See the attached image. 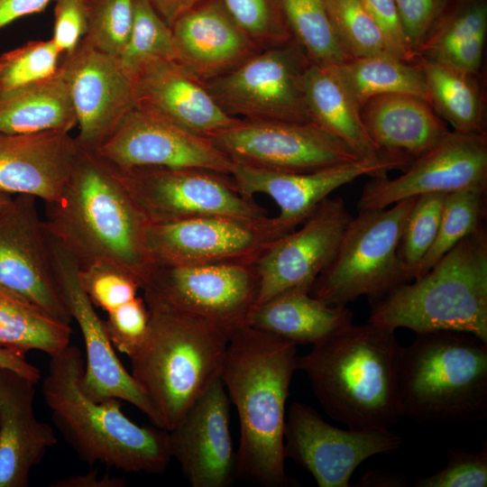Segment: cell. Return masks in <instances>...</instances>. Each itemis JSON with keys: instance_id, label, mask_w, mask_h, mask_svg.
<instances>
[{"instance_id": "obj_1", "label": "cell", "mask_w": 487, "mask_h": 487, "mask_svg": "<svg viewBox=\"0 0 487 487\" xmlns=\"http://www.w3.org/2000/svg\"><path fill=\"white\" fill-rule=\"evenodd\" d=\"M297 345L246 326L229 337L220 378L240 424L236 476L287 487L286 402L297 370Z\"/></svg>"}, {"instance_id": "obj_2", "label": "cell", "mask_w": 487, "mask_h": 487, "mask_svg": "<svg viewBox=\"0 0 487 487\" xmlns=\"http://www.w3.org/2000/svg\"><path fill=\"white\" fill-rule=\"evenodd\" d=\"M51 236L84 268L107 262L146 285L153 267L148 222L96 151L79 146L59 201L46 203Z\"/></svg>"}, {"instance_id": "obj_3", "label": "cell", "mask_w": 487, "mask_h": 487, "mask_svg": "<svg viewBox=\"0 0 487 487\" xmlns=\"http://www.w3.org/2000/svg\"><path fill=\"white\" fill-rule=\"evenodd\" d=\"M394 331L367 321L350 325L298 357L326 414L351 429H390L402 410Z\"/></svg>"}, {"instance_id": "obj_4", "label": "cell", "mask_w": 487, "mask_h": 487, "mask_svg": "<svg viewBox=\"0 0 487 487\" xmlns=\"http://www.w3.org/2000/svg\"><path fill=\"white\" fill-rule=\"evenodd\" d=\"M84 367L79 348L69 344L51 356L42 381L44 401L65 441L89 465L163 473L171 459L169 431L134 423L118 399L96 401L87 397L79 384Z\"/></svg>"}, {"instance_id": "obj_5", "label": "cell", "mask_w": 487, "mask_h": 487, "mask_svg": "<svg viewBox=\"0 0 487 487\" xmlns=\"http://www.w3.org/2000/svg\"><path fill=\"white\" fill-rule=\"evenodd\" d=\"M368 322L417 334L458 331L487 342V231L466 235L425 274L372 303Z\"/></svg>"}, {"instance_id": "obj_6", "label": "cell", "mask_w": 487, "mask_h": 487, "mask_svg": "<svg viewBox=\"0 0 487 487\" xmlns=\"http://www.w3.org/2000/svg\"><path fill=\"white\" fill-rule=\"evenodd\" d=\"M147 305V304H146ZM146 339L130 357L131 374L166 430L220 377L229 336L196 316L147 305Z\"/></svg>"}, {"instance_id": "obj_7", "label": "cell", "mask_w": 487, "mask_h": 487, "mask_svg": "<svg viewBox=\"0 0 487 487\" xmlns=\"http://www.w3.org/2000/svg\"><path fill=\"white\" fill-rule=\"evenodd\" d=\"M402 416L419 422L487 418V342L468 333L417 334L402 346L399 367Z\"/></svg>"}, {"instance_id": "obj_8", "label": "cell", "mask_w": 487, "mask_h": 487, "mask_svg": "<svg viewBox=\"0 0 487 487\" xmlns=\"http://www.w3.org/2000/svg\"><path fill=\"white\" fill-rule=\"evenodd\" d=\"M417 197L385 208L359 210L309 293L333 306H346L363 296L373 303L412 280L414 275L399 258L397 249Z\"/></svg>"}, {"instance_id": "obj_9", "label": "cell", "mask_w": 487, "mask_h": 487, "mask_svg": "<svg viewBox=\"0 0 487 487\" xmlns=\"http://www.w3.org/2000/svg\"><path fill=\"white\" fill-rule=\"evenodd\" d=\"M113 168L149 225L213 216H267L266 209L243 194L227 174L196 168Z\"/></svg>"}, {"instance_id": "obj_10", "label": "cell", "mask_w": 487, "mask_h": 487, "mask_svg": "<svg viewBox=\"0 0 487 487\" xmlns=\"http://www.w3.org/2000/svg\"><path fill=\"white\" fill-rule=\"evenodd\" d=\"M254 262L202 265L153 263L143 287L147 305L190 314L229 337L249 326L258 299Z\"/></svg>"}, {"instance_id": "obj_11", "label": "cell", "mask_w": 487, "mask_h": 487, "mask_svg": "<svg viewBox=\"0 0 487 487\" xmlns=\"http://www.w3.org/2000/svg\"><path fill=\"white\" fill-rule=\"evenodd\" d=\"M311 61L294 40L262 50L204 83L229 115L253 121L312 122L303 78Z\"/></svg>"}, {"instance_id": "obj_12", "label": "cell", "mask_w": 487, "mask_h": 487, "mask_svg": "<svg viewBox=\"0 0 487 487\" xmlns=\"http://www.w3.org/2000/svg\"><path fill=\"white\" fill-rule=\"evenodd\" d=\"M36 200L33 196L17 194L0 211V284L52 318L70 325L54 240L39 215Z\"/></svg>"}, {"instance_id": "obj_13", "label": "cell", "mask_w": 487, "mask_h": 487, "mask_svg": "<svg viewBox=\"0 0 487 487\" xmlns=\"http://www.w3.org/2000/svg\"><path fill=\"white\" fill-rule=\"evenodd\" d=\"M209 139L234 163L277 172H309L361 159L311 122L241 119Z\"/></svg>"}, {"instance_id": "obj_14", "label": "cell", "mask_w": 487, "mask_h": 487, "mask_svg": "<svg viewBox=\"0 0 487 487\" xmlns=\"http://www.w3.org/2000/svg\"><path fill=\"white\" fill-rule=\"evenodd\" d=\"M291 231L275 216L253 220L213 216L148 225L145 240L153 263H250Z\"/></svg>"}, {"instance_id": "obj_15", "label": "cell", "mask_w": 487, "mask_h": 487, "mask_svg": "<svg viewBox=\"0 0 487 487\" xmlns=\"http://www.w3.org/2000/svg\"><path fill=\"white\" fill-rule=\"evenodd\" d=\"M401 443L390 429L336 427L298 401L286 415L285 457L306 469L319 487L351 486V476L363 461L395 451Z\"/></svg>"}, {"instance_id": "obj_16", "label": "cell", "mask_w": 487, "mask_h": 487, "mask_svg": "<svg viewBox=\"0 0 487 487\" xmlns=\"http://www.w3.org/2000/svg\"><path fill=\"white\" fill-rule=\"evenodd\" d=\"M96 152L121 170L196 168L230 175L234 165L209 138L135 106Z\"/></svg>"}, {"instance_id": "obj_17", "label": "cell", "mask_w": 487, "mask_h": 487, "mask_svg": "<svg viewBox=\"0 0 487 487\" xmlns=\"http://www.w3.org/2000/svg\"><path fill=\"white\" fill-rule=\"evenodd\" d=\"M353 216L342 198H326L301 223L271 244L254 262L256 306L290 289H310L333 260Z\"/></svg>"}, {"instance_id": "obj_18", "label": "cell", "mask_w": 487, "mask_h": 487, "mask_svg": "<svg viewBox=\"0 0 487 487\" xmlns=\"http://www.w3.org/2000/svg\"><path fill=\"white\" fill-rule=\"evenodd\" d=\"M487 185V134L450 131L395 179L372 178L363 187L358 210L388 207L411 197Z\"/></svg>"}, {"instance_id": "obj_19", "label": "cell", "mask_w": 487, "mask_h": 487, "mask_svg": "<svg viewBox=\"0 0 487 487\" xmlns=\"http://www.w3.org/2000/svg\"><path fill=\"white\" fill-rule=\"evenodd\" d=\"M60 69L76 113L81 148L96 151L134 106L132 74L118 58L81 41L61 55Z\"/></svg>"}, {"instance_id": "obj_20", "label": "cell", "mask_w": 487, "mask_h": 487, "mask_svg": "<svg viewBox=\"0 0 487 487\" xmlns=\"http://www.w3.org/2000/svg\"><path fill=\"white\" fill-rule=\"evenodd\" d=\"M413 159L400 152H387L377 160L359 159L309 172H277L234 163L230 176L248 197L269 196L278 206L275 218L294 230L336 188L359 177H385L392 170L409 168Z\"/></svg>"}, {"instance_id": "obj_21", "label": "cell", "mask_w": 487, "mask_h": 487, "mask_svg": "<svg viewBox=\"0 0 487 487\" xmlns=\"http://www.w3.org/2000/svg\"><path fill=\"white\" fill-rule=\"evenodd\" d=\"M53 240L60 283L85 345V367L79 382L81 390L96 401L109 398L127 401L145 414L152 425L161 427L158 414L131 372L122 364L106 335L104 320L99 317L96 307L81 288L78 262Z\"/></svg>"}, {"instance_id": "obj_22", "label": "cell", "mask_w": 487, "mask_h": 487, "mask_svg": "<svg viewBox=\"0 0 487 487\" xmlns=\"http://www.w3.org/2000/svg\"><path fill=\"white\" fill-rule=\"evenodd\" d=\"M230 404L218 377L169 430L170 456L193 487H226L236 476Z\"/></svg>"}, {"instance_id": "obj_23", "label": "cell", "mask_w": 487, "mask_h": 487, "mask_svg": "<svg viewBox=\"0 0 487 487\" xmlns=\"http://www.w3.org/2000/svg\"><path fill=\"white\" fill-rule=\"evenodd\" d=\"M134 106L209 138L241 119L226 114L204 83L177 60L154 58L132 73Z\"/></svg>"}, {"instance_id": "obj_24", "label": "cell", "mask_w": 487, "mask_h": 487, "mask_svg": "<svg viewBox=\"0 0 487 487\" xmlns=\"http://www.w3.org/2000/svg\"><path fill=\"white\" fill-rule=\"evenodd\" d=\"M78 148L69 132L0 133V192L59 201Z\"/></svg>"}, {"instance_id": "obj_25", "label": "cell", "mask_w": 487, "mask_h": 487, "mask_svg": "<svg viewBox=\"0 0 487 487\" xmlns=\"http://www.w3.org/2000/svg\"><path fill=\"white\" fill-rule=\"evenodd\" d=\"M178 62L202 83L222 76L262 51L219 0H205L170 27Z\"/></svg>"}, {"instance_id": "obj_26", "label": "cell", "mask_w": 487, "mask_h": 487, "mask_svg": "<svg viewBox=\"0 0 487 487\" xmlns=\"http://www.w3.org/2000/svg\"><path fill=\"white\" fill-rule=\"evenodd\" d=\"M35 384L0 367V487H27L32 467L58 442L35 415Z\"/></svg>"}, {"instance_id": "obj_27", "label": "cell", "mask_w": 487, "mask_h": 487, "mask_svg": "<svg viewBox=\"0 0 487 487\" xmlns=\"http://www.w3.org/2000/svg\"><path fill=\"white\" fill-rule=\"evenodd\" d=\"M360 113L368 135L381 151L404 153L413 160L450 132L430 104L408 94L374 96Z\"/></svg>"}, {"instance_id": "obj_28", "label": "cell", "mask_w": 487, "mask_h": 487, "mask_svg": "<svg viewBox=\"0 0 487 487\" xmlns=\"http://www.w3.org/2000/svg\"><path fill=\"white\" fill-rule=\"evenodd\" d=\"M346 306H333L304 289L280 293L255 307L249 326L296 345L317 344L353 324Z\"/></svg>"}, {"instance_id": "obj_29", "label": "cell", "mask_w": 487, "mask_h": 487, "mask_svg": "<svg viewBox=\"0 0 487 487\" xmlns=\"http://www.w3.org/2000/svg\"><path fill=\"white\" fill-rule=\"evenodd\" d=\"M304 93L311 120L334 134L365 160H377L381 151L363 125L360 106L344 86L332 66L310 62L303 78Z\"/></svg>"}, {"instance_id": "obj_30", "label": "cell", "mask_w": 487, "mask_h": 487, "mask_svg": "<svg viewBox=\"0 0 487 487\" xmlns=\"http://www.w3.org/2000/svg\"><path fill=\"white\" fill-rule=\"evenodd\" d=\"M487 34L486 0H450L418 57L479 74Z\"/></svg>"}, {"instance_id": "obj_31", "label": "cell", "mask_w": 487, "mask_h": 487, "mask_svg": "<svg viewBox=\"0 0 487 487\" xmlns=\"http://www.w3.org/2000/svg\"><path fill=\"white\" fill-rule=\"evenodd\" d=\"M77 124L60 67L49 78L0 96V133L70 132Z\"/></svg>"}, {"instance_id": "obj_32", "label": "cell", "mask_w": 487, "mask_h": 487, "mask_svg": "<svg viewBox=\"0 0 487 487\" xmlns=\"http://www.w3.org/2000/svg\"><path fill=\"white\" fill-rule=\"evenodd\" d=\"M423 71L429 103L454 131L484 133V97L479 74L418 57Z\"/></svg>"}, {"instance_id": "obj_33", "label": "cell", "mask_w": 487, "mask_h": 487, "mask_svg": "<svg viewBox=\"0 0 487 487\" xmlns=\"http://www.w3.org/2000/svg\"><path fill=\"white\" fill-rule=\"evenodd\" d=\"M332 68L354 101L361 106L382 94H408L429 103L422 69L398 57L377 55L352 58Z\"/></svg>"}, {"instance_id": "obj_34", "label": "cell", "mask_w": 487, "mask_h": 487, "mask_svg": "<svg viewBox=\"0 0 487 487\" xmlns=\"http://www.w3.org/2000/svg\"><path fill=\"white\" fill-rule=\"evenodd\" d=\"M72 329L0 284V345L50 356L70 344Z\"/></svg>"}, {"instance_id": "obj_35", "label": "cell", "mask_w": 487, "mask_h": 487, "mask_svg": "<svg viewBox=\"0 0 487 487\" xmlns=\"http://www.w3.org/2000/svg\"><path fill=\"white\" fill-rule=\"evenodd\" d=\"M280 3L293 39L311 62L332 66L352 59L335 32L325 0Z\"/></svg>"}, {"instance_id": "obj_36", "label": "cell", "mask_w": 487, "mask_h": 487, "mask_svg": "<svg viewBox=\"0 0 487 487\" xmlns=\"http://www.w3.org/2000/svg\"><path fill=\"white\" fill-rule=\"evenodd\" d=\"M486 214L487 185L447 193L436 237L422 259L414 279L425 274L462 239L483 225Z\"/></svg>"}, {"instance_id": "obj_37", "label": "cell", "mask_w": 487, "mask_h": 487, "mask_svg": "<svg viewBox=\"0 0 487 487\" xmlns=\"http://www.w3.org/2000/svg\"><path fill=\"white\" fill-rule=\"evenodd\" d=\"M325 1L335 32L351 58L398 57L360 0Z\"/></svg>"}, {"instance_id": "obj_38", "label": "cell", "mask_w": 487, "mask_h": 487, "mask_svg": "<svg viewBox=\"0 0 487 487\" xmlns=\"http://www.w3.org/2000/svg\"><path fill=\"white\" fill-rule=\"evenodd\" d=\"M133 22L128 42L118 57L131 74L142 62L154 58L178 61L170 27L147 0H133Z\"/></svg>"}, {"instance_id": "obj_39", "label": "cell", "mask_w": 487, "mask_h": 487, "mask_svg": "<svg viewBox=\"0 0 487 487\" xmlns=\"http://www.w3.org/2000/svg\"><path fill=\"white\" fill-rule=\"evenodd\" d=\"M61 53L52 39L31 41L0 56V96L52 77Z\"/></svg>"}, {"instance_id": "obj_40", "label": "cell", "mask_w": 487, "mask_h": 487, "mask_svg": "<svg viewBox=\"0 0 487 487\" xmlns=\"http://www.w3.org/2000/svg\"><path fill=\"white\" fill-rule=\"evenodd\" d=\"M446 195V192L418 195L406 218L397 253L414 278L436 237Z\"/></svg>"}, {"instance_id": "obj_41", "label": "cell", "mask_w": 487, "mask_h": 487, "mask_svg": "<svg viewBox=\"0 0 487 487\" xmlns=\"http://www.w3.org/2000/svg\"><path fill=\"white\" fill-rule=\"evenodd\" d=\"M87 29L83 41L105 54L118 58L133 27V0H86Z\"/></svg>"}, {"instance_id": "obj_42", "label": "cell", "mask_w": 487, "mask_h": 487, "mask_svg": "<svg viewBox=\"0 0 487 487\" xmlns=\"http://www.w3.org/2000/svg\"><path fill=\"white\" fill-rule=\"evenodd\" d=\"M225 11L261 49L293 39L280 0H219Z\"/></svg>"}, {"instance_id": "obj_43", "label": "cell", "mask_w": 487, "mask_h": 487, "mask_svg": "<svg viewBox=\"0 0 487 487\" xmlns=\"http://www.w3.org/2000/svg\"><path fill=\"white\" fill-rule=\"evenodd\" d=\"M78 281L96 308L106 314L137 297L139 284L130 275L107 262L78 267Z\"/></svg>"}, {"instance_id": "obj_44", "label": "cell", "mask_w": 487, "mask_h": 487, "mask_svg": "<svg viewBox=\"0 0 487 487\" xmlns=\"http://www.w3.org/2000/svg\"><path fill=\"white\" fill-rule=\"evenodd\" d=\"M150 313L142 297H135L111 312L104 320L106 335L114 348L132 357L144 343Z\"/></svg>"}, {"instance_id": "obj_45", "label": "cell", "mask_w": 487, "mask_h": 487, "mask_svg": "<svg viewBox=\"0 0 487 487\" xmlns=\"http://www.w3.org/2000/svg\"><path fill=\"white\" fill-rule=\"evenodd\" d=\"M415 487H486L487 446L474 453L461 448L447 451V464L439 472L418 478Z\"/></svg>"}, {"instance_id": "obj_46", "label": "cell", "mask_w": 487, "mask_h": 487, "mask_svg": "<svg viewBox=\"0 0 487 487\" xmlns=\"http://www.w3.org/2000/svg\"><path fill=\"white\" fill-rule=\"evenodd\" d=\"M87 29L86 0H55L52 41L61 55L74 51Z\"/></svg>"}, {"instance_id": "obj_47", "label": "cell", "mask_w": 487, "mask_h": 487, "mask_svg": "<svg viewBox=\"0 0 487 487\" xmlns=\"http://www.w3.org/2000/svg\"><path fill=\"white\" fill-rule=\"evenodd\" d=\"M395 2L407 37L417 53V50L442 15L450 0H395Z\"/></svg>"}, {"instance_id": "obj_48", "label": "cell", "mask_w": 487, "mask_h": 487, "mask_svg": "<svg viewBox=\"0 0 487 487\" xmlns=\"http://www.w3.org/2000/svg\"><path fill=\"white\" fill-rule=\"evenodd\" d=\"M401 60L417 63L418 55L405 32L395 0H360Z\"/></svg>"}, {"instance_id": "obj_49", "label": "cell", "mask_w": 487, "mask_h": 487, "mask_svg": "<svg viewBox=\"0 0 487 487\" xmlns=\"http://www.w3.org/2000/svg\"><path fill=\"white\" fill-rule=\"evenodd\" d=\"M52 0H0V29L26 15L41 13Z\"/></svg>"}, {"instance_id": "obj_50", "label": "cell", "mask_w": 487, "mask_h": 487, "mask_svg": "<svg viewBox=\"0 0 487 487\" xmlns=\"http://www.w3.org/2000/svg\"><path fill=\"white\" fill-rule=\"evenodd\" d=\"M51 487H124L125 482L122 478L100 475L96 470L86 473L59 479L50 484Z\"/></svg>"}, {"instance_id": "obj_51", "label": "cell", "mask_w": 487, "mask_h": 487, "mask_svg": "<svg viewBox=\"0 0 487 487\" xmlns=\"http://www.w3.org/2000/svg\"><path fill=\"white\" fill-rule=\"evenodd\" d=\"M0 367L13 370L34 383L41 378V371L27 361L24 354L3 345H0Z\"/></svg>"}, {"instance_id": "obj_52", "label": "cell", "mask_w": 487, "mask_h": 487, "mask_svg": "<svg viewBox=\"0 0 487 487\" xmlns=\"http://www.w3.org/2000/svg\"><path fill=\"white\" fill-rule=\"evenodd\" d=\"M159 16L170 26L188 11L205 0H147Z\"/></svg>"}, {"instance_id": "obj_53", "label": "cell", "mask_w": 487, "mask_h": 487, "mask_svg": "<svg viewBox=\"0 0 487 487\" xmlns=\"http://www.w3.org/2000/svg\"><path fill=\"white\" fill-rule=\"evenodd\" d=\"M406 477L398 472L378 469L366 472L354 486L361 487H403Z\"/></svg>"}, {"instance_id": "obj_54", "label": "cell", "mask_w": 487, "mask_h": 487, "mask_svg": "<svg viewBox=\"0 0 487 487\" xmlns=\"http://www.w3.org/2000/svg\"><path fill=\"white\" fill-rule=\"evenodd\" d=\"M13 196L7 193L0 192V211L3 210L11 202Z\"/></svg>"}]
</instances>
